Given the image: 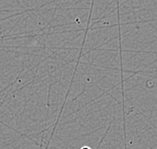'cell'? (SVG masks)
<instances>
[{"mask_svg":"<svg viewBox=\"0 0 157 149\" xmlns=\"http://www.w3.org/2000/svg\"><path fill=\"white\" fill-rule=\"evenodd\" d=\"M81 149H91V148H90V147H88V146H83Z\"/></svg>","mask_w":157,"mask_h":149,"instance_id":"obj_1","label":"cell"}]
</instances>
